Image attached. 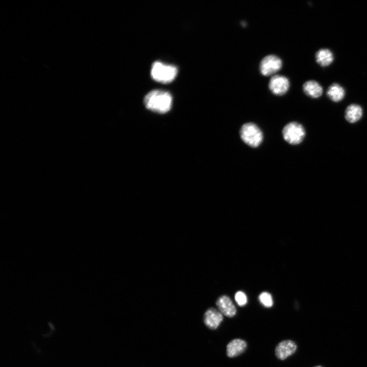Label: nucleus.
I'll return each instance as SVG.
<instances>
[{
    "mask_svg": "<svg viewBox=\"0 0 367 367\" xmlns=\"http://www.w3.org/2000/svg\"><path fill=\"white\" fill-rule=\"evenodd\" d=\"M172 97L169 92L162 90H154L145 97L146 107L154 112L164 114L171 108Z\"/></svg>",
    "mask_w": 367,
    "mask_h": 367,
    "instance_id": "nucleus-1",
    "label": "nucleus"
},
{
    "mask_svg": "<svg viewBox=\"0 0 367 367\" xmlns=\"http://www.w3.org/2000/svg\"><path fill=\"white\" fill-rule=\"evenodd\" d=\"M177 73L178 69L175 66L155 62L152 66L151 74L155 81L168 84L175 79Z\"/></svg>",
    "mask_w": 367,
    "mask_h": 367,
    "instance_id": "nucleus-2",
    "label": "nucleus"
},
{
    "mask_svg": "<svg viewBox=\"0 0 367 367\" xmlns=\"http://www.w3.org/2000/svg\"><path fill=\"white\" fill-rule=\"evenodd\" d=\"M240 137L243 142L252 148L259 147L263 140L262 131L252 123L245 124L242 126Z\"/></svg>",
    "mask_w": 367,
    "mask_h": 367,
    "instance_id": "nucleus-3",
    "label": "nucleus"
},
{
    "mask_svg": "<svg viewBox=\"0 0 367 367\" xmlns=\"http://www.w3.org/2000/svg\"><path fill=\"white\" fill-rule=\"evenodd\" d=\"M282 134L286 142L292 145H297L304 140L305 131L301 124L291 122L284 127Z\"/></svg>",
    "mask_w": 367,
    "mask_h": 367,
    "instance_id": "nucleus-4",
    "label": "nucleus"
},
{
    "mask_svg": "<svg viewBox=\"0 0 367 367\" xmlns=\"http://www.w3.org/2000/svg\"><path fill=\"white\" fill-rule=\"evenodd\" d=\"M283 66V62L278 56L269 55L265 57L260 64V71L264 76H269L278 73Z\"/></svg>",
    "mask_w": 367,
    "mask_h": 367,
    "instance_id": "nucleus-5",
    "label": "nucleus"
},
{
    "mask_svg": "<svg viewBox=\"0 0 367 367\" xmlns=\"http://www.w3.org/2000/svg\"><path fill=\"white\" fill-rule=\"evenodd\" d=\"M290 88V81L285 76L274 75L270 79L269 88L275 95L281 96L285 95Z\"/></svg>",
    "mask_w": 367,
    "mask_h": 367,
    "instance_id": "nucleus-6",
    "label": "nucleus"
},
{
    "mask_svg": "<svg viewBox=\"0 0 367 367\" xmlns=\"http://www.w3.org/2000/svg\"><path fill=\"white\" fill-rule=\"evenodd\" d=\"M297 348V345L293 341L289 340L283 341L275 348V355L280 360H285L294 354Z\"/></svg>",
    "mask_w": 367,
    "mask_h": 367,
    "instance_id": "nucleus-7",
    "label": "nucleus"
},
{
    "mask_svg": "<svg viewBox=\"0 0 367 367\" xmlns=\"http://www.w3.org/2000/svg\"><path fill=\"white\" fill-rule=\"evenodd\" d=\"M222 314L214 308L209 309L204 315V323L212 330H216L223 320Z\"/></svg>",
    "mask_w": 367,
    "mask_h": 367,
    "instance_id": "nucleus-8",
    "label": "nucleus"
},
{
    "mask_svg": "<svg viewBox=\"0 0 367 367\" xmlns=\"http://www.w3.org/2000/svg\"><path fill=\"white\" fill-rule=\"evenodd\" d=\"M219 311L224 316L232 318L237 313V309L230 298L223 295L220 297L216 303Z\"/></svg>",
    "mask_w": 367,
    "mask_h": 367,
    "instance_id": "nucleus-9",
    "label": "nucleus"
},
{
    "mask_svg": "<svg viewBox=\"0 0 367 367\" xmlns=\"http://www.w3.org/2000/svg\"><path fill=\"white\" fill-rule=\"evenodd\" d=\"M247 347V342L240 339H235L226 346V354L229 357H235L243 353Z\"/></svg>",
    "mask_w": 367,
    "mask_h": 367,
    "instance_id": "nucleus-10",
    "label": "nucleus"
},
{
    "mask_svg": "<svg viewBox=\"0 0 367 367\" xmlns=\"http://www.w3.org/2000/svg\"><path fill=\"white\" fill-rule=\"evenodd\" d=\"M303 90L307 96L314 99L320 97L323 93L322 86L314 80L306 82L303 85Z\"/></svg>",
    "mask_w": 367,
    "mask_h": 367,
    "instance_id": "nucleus-11",
    "label": "nucleus"
},
{
    "mask_svg": "<svg viewBox=\"0 0 367 367\" xmlns=\"http://www.w3.org/2000/svg\"><path fill=\"white\" fill-rule=\"evenodd\" d=\"M316 62L321 67H326L332 64L334 60V54L328 49H321L316 54Z\"/></svg>",
    "mask_w": 367,
    "mask_h": 367,
    "instance_id": "nucleus-12",
    "label": "nucleus"
},
{
    "mask_svg": "<svg viewBox=\"0 0 367 367\" xmlns=\"http://www.w3.org/2000/svg\"><path fill=\"white\" fill-rule=\"evenodd\" d=\"M327 96L332 101L339 102L341 101L345 96L344 88L337 83L332 84L327 91Z\"/></svg>",
    "mask_w": 367,
    "mask_h": 367,
    "instance_id": "nucleus-13",
    "label": "nucleus"
},
{
    "mask_svg": "<svg viewBox=\"0 0 367 367\" xmlns=\"http://www.w3.org/2000/svg\"><path fill=\"white\" fill-rule=\"evenodd\" d=\"M346 119L350 123H355L359 120L362 116V108L356 104L349 105L345 111Z\"/></svg>",
    "mask_w": 367,
    "mask_h": 367,
    "instance_id": "nucleus-14",
    "label": "nucleus"
},
{
    "mask_svg": "<svg viewBox=\"0 0 367 367\" xmlns=\"http://www.w3.org/2000/svg\"><path fill=\"white\" fill-rule=\"evenodd\" d=\"M261 303L266 308H271L273 304V301L271 295L266 292L262 293L259 296Z\"/></svg>",
    "mask_w": 367,
    "mask_h": 367,
    "instance_id": "nucleus-15",
    "label": "nucleus"
},
{
    "mask_svg": "<svg viewBox=\"0 0 367 367\" xmlns=\"http://www.w3.org/2000/svg\"><path fill=\"white\" fill-rule=\"evenodd\" d=\"M235 298L237 303L240 307L246 305L248 302L247 295L242 291L237 292L235 294Z\"/></svg>",
    "mask_w": 367,
    "mask_h": 367,
    "instance_id": "nucleus-16",
    "label": "nucleus"
},
{
    "mask_svg": "<svg viewBox=\"0 0 367 367\" xmlns=\"http://www.w3.org/2000/svg\"><path fill=\"white\" fill-rule=\"evenodd\" d=\"M315 367H323V366H320V365H318V366H315Z\"/></svg>",
    "mask_w": 367,
    "mask_h": 367,
    "instance_id": "nucleus-17",
    "label": "nucleus"
}]
</instances>
